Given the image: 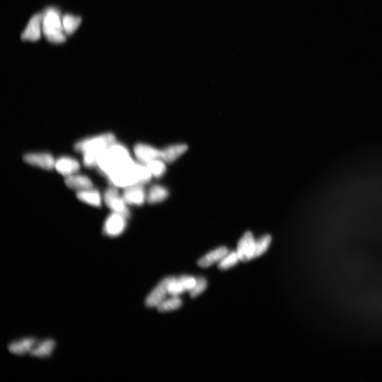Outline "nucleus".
Returning <instances> with one entry per match:
<instances>
[{
    "label": "nucleus",
    "instance_id": "nucleus-1",
    "mask_svg": "<svg viewBox=\"0 0 382 382\" xmlns=\"http://www.w3.org/2000/svg\"><path fill=\"white\" fill-rule=\"evenodd\" d=\"M133 161L124 145L116 142L104 152L96 168L99 173L107 178L119 168Z\"/></svg>",
    "mask_w": 382,
    "mask_h": 382
},
{
    "label": "nucleus",
    "instance_id": "nucleus-2",
    "mask_svg": "<svg viewBox=\"0 0 382 382\" xmlns=\"http://www.w3.org/2000/svg\"><path fill=\"white\" fill-rule=\"evenodd\" d=\"M42 32L51 43L61 44L66 41L63 17L56 7H49L42 13Z\"/></svg>",
    "mask_w": 382,
    "mask_h": 382
},
{
    "label": "nucleus",
    "instance_id": "nucleus-3",
    "mask_svg": "<svg viewBox=\"0 0 382 382\" xmlns=\"http://www.w3.org/2000/svg\"><path fill=\"white\" fill-rule=\"evenodd\" d=\"M134 161L122 166L110 174L108 179L110 185L117 188L126 189L139 184Z\"/></svg>",
    "mask_w": 382,
    "mask_h": 382
},
{
    "label": "nucleus",
    "instance_id": "nucleus-4",
    "mask_svg": "<svg viewBox=\"0 0 382 382\" xmlns=\"http://www.w3.org/2000/svg\"><path fill=\"white\" fill-rule=\"evenodd\" d=\"M116 142V136L113 134L106 133L86 137L76 142L74 149L75 151L83 154L88 151L106 149Z\"/></svg>",
    "mask_w": 382,
    "mask_h": 382
},
{
    "label": "nucleus",
    "instance_id": "nucleus-5",
    "mask_svg": "<svg viewBox=\"0 0 382 382\" xmlns=\"http://www.w3.org/2000/svg\"><path fill=\"white\" fill-rule=\"evenodd\" d=\"M103 200L112 212L121 213L127 218L130 216L128 205L123 195L120 193L118 188L112 186L107 189L103 195Z\"/></svg>",
    "mask_w": 382,
    "mask_h": 382
},
{
    "label": "nucleus",
    "instance_id": "nucleus-6",
    "mask_svg": "<svg viewBox=\"0 0 382 382\" xmlns=\"http://www.w3.org/2000/svg\"><path fill=\"white\" fill-rule=\"evenodd\" d=\"M128 218L121 213L112 212L106 218L103 233L109 238H117L123 234L127 226Z\"/></svg>",
    "mask_w": 382,
    "mask_h": 382
},
{
    "label": "nucleus",
    "instance_id": "nucleus-7",
    "mask_svg": "<svg viewBox=\"0 0 382 382\" xmlns=\"http://www.w3.org/2000/svg\"><path fill=\"white\" fill-rule=\"evenodd\" d=\"M255 241L253 234L248 232L239 241L236 252L242 262H247L256 258Z\"/></svg>",
    "mask_w": 382,
    "mask_h": 382
},
{
    "label": "nucleus",
    "instance_id": "nucleus-8",
    "mask_svg": "<svg viewBox=\"0 0 382 382\" xmlns=\"http://www.w3.org/2000/svg\"><path fill=\"white\" fill-rule=\"evenodd\" d=\"M23 159L27 164L45 170L55 169L56 159L48 152H29L25 154Z\"/></svg>",
    "mask_w": 382,
    "mask_h": 382
},
{
    "label": "nucleus",
    "instance_id": "nucleus-9",
    "mask_svg": "<svg viewBox=\"0 0 382 382\" xmlns=\"http://www.w3.org/2000/svg\"><path fill=\"white\" fill-rule=\"evenodd\" d=\"M196 278L190 276H183L179 278L171 277L169 285V293L171 296L181 295L186 292H190L196 284Z\"/></svg>",
    "mask_w": 382,
    "mask_h": 382
},
{
    "label": "nucleus",
    "instance_id": "nucleus-10",
    "mask_svg": "<svg viewBox=\"0 0 382 382\" xmlns=\"http://www.w3.org/2000/svg\"><path fill=\"white\" fill-rule=\"evenodd\" d=\"M122 195L128 205L140 207L147 201V192L143 185L140 184L125 189Z\"/></svg>",
    "mask_w": 382,
    "mask_h": 382
},
{
    "label": "nucleus",
    "instance_id": "nucleus-11",
    "mask_svg": "<svg viewBox=\"0 0 382 382\" xmlns=\"http://www.w3.org/2000/svg\"><path fill=\"white\" fill-rule=\"evenodd\" d=\"M42 32V13H37L29 20L21 35L22 41L35 42L39 40Z\"/></svg>",
    "mask_w": 382,
    "mask_h": 382
},
{
    "label": "nucleus",
    "instance_id": "nucleus-12",
    "mask_svg": "<svg viewBox=\"0 0 382 382\" xmlns=\"http://www.w3.org/2000/svg\"><path fill=\"white\" fill-rule=\"evenodd\" d=\"M170 280L171 277L165 278L153 289L145 302L148 308H157L166 299L167 296L169 295V285Z\"/></svg>",
    "mask_w": 382,
    "mask_h": 382
},
{
    "label": "nucleus",
    "instance_id": "nucleus-13",
    "mask_svg": "<svg viewBox=\"0 0 382 382\" xmlns=\"http://www.w3.org/2000/svg\"><path fill=\"white\" fill-rule=\"evenodd\" d=\"M134 153L139 163L146 165L152 160L160 158L161 150L149 144L139 143L135 145Z\"/></svg>",
    "mask_w": 382,
    "mask_h": 382
},
{
    "label": "nucleus",
    "instance_id": "nucleus-14",
    "mask_svg": "<svg viewBox=\"0 0 382 382\" xmlns=\"http://www.w3.org/2000/svg\"><path fill=\"white\" fill-rule=\"evenodd\" d=\"M55 169L66 178L78 173L80 169V164L76 159L64 156L56 160Z\"/></svg>",
    "mask_w": 382,
    "mask_h": 382
},
{
    "label": "nucleus",
    "instance_id": "nucleus-15",
    "mask_svg": "<svg viewBox=\"0 0 382 382\" xmlns=\"http://www.w3.org/2000/svg\"><path fill=\"white\" fill-rule=\"evenodd\" d=\"M38 341L35 337H27L13 341L7 345V348L12 354L24 356L29 354Z\"/></svg>",
    "mask_w": 382,
    "mask_h": 382
},
{
    "label": "nucleus",
    "instance_id": "nucleus-16",
    "mask_svg": "<svg viewBox=\"0 0 382 382\" xmlns=\"http://www.w3.org/2000/svg\"><path fill=\"white\" fill-rule=\"evenodd\" d=\"M56 346L55 340L48 338L38 341L29 354L32 357L47 358L50 357Z\"/></svg>",
    "mask_w": 382,
    "mask_h": 382
},
{
    "label": "nucleus",
    "instance_id": "nucleus-17",
    "mask_svg": "<svg viewBox=\"0 0 382 382\" xmlns=\"http://www.w3.org/2000/svg\"><path fill=\"white\" fill-rule=\"evenodd\" d=\"M65 183L68 188L77 192L93 188V182L87 176L78 173L65 178Z\"/></svg>",
    "mask_w": 382,
    "mask_h": 382
},
{
    "label": "nucleus",
    "instance_id": "nucleus-18",
    "mask_svg": "<svg viewBox=\"0 0 382 382\" xmlns=\"http://www.w3.org/2000/svg\"><path fill=\"white\" fill-rule=\"evenodd\" d=\"M76 197L81 202L96 208L101 207L103 200L100 192L93 188L79 191L76 193Z\"/></svg>",
    "mask_w": 382,
    "mask_h": 382
},
{
    "label": "nucleus",
    "instance_id": "nucleus-19",
    "mask_svg": "<svg viewBox=\"0 0 382 382\" xmlns=\"http://www.w3.org/2000/svg\"><path fill=\"white\" fill-rule=\"evenodd\" d=\"M228 252V249L225 247L214 249L202 256L198 261L197 264L203 268H206L216 263H219Z\"/></svg>",
    "mask_w": 382,
    "mask_h": 382
},
{
    "label": "nucleus",
    "instance_id": "nucleus-20",
    "mask_svg": "<svg viewBox=\"0 0 382 382\" xmlns=\"http://www.w3.org/2000/svg\"><path fill=\"white\" fill-rule=\"evenodd\" d=\"M188 147L185 144L171 145L161 150L160 158L166 163H171L181 157L187 151Z\"/></svg>",
    "mask_w": 382,
    "mask_h": 382
},
{
    "label": "nucleus",
    "instance_id": "nucleus-21",
    "mask_svg": "<svg viewBox=\"0 0 382 382\" xmlns=\"http://www.w3.org/2000/svg\"><path fill=\"white\" fill-rule=\"evenodd\" d=\"M170 196L169 190L165 187L155 185L152 186L147 192V201L151 204L165 201Z\"/></svg>",
    "mask_w": 382,
    "mask_h": 382
},
{
    "label": "nucleus",
    "instance_id": "nucleus-22",
    "mask_svg": "<svg viewBox=\"0 0 382 382\" xmlns=\"http://www.w3.org/2000/svg\"><path fill=\"white\" fill-rule=\"evenodd\" d=\"M82 21L81 17L71 14H65L63 17V23L66 35L73 34L78 28Z\"/></svg>",
    "mask_w": 382,
    "mask_h": 382
},
{
    "label": "nucleus",
    "instance_id": "nucleus-23",
    "mask_svg": "<svg viewBox=\"0 0 382 382\" xmlns=\"http://www.w3.org/2000/svg\"><path fill=\"white\" fill-rule=\"evenodd\" d=\"M146 166L148 168L152 178L157 179L164 177L167 171L166 163L161 158L152 160L146 164Z\"/></svg>",
    "mask_w": 382,
    "mask_h": 382
},
{
    "label": "nucleus",
    "instance_id": "nucleus-24",
    "mask_svg": "<svg viewBox=\"0 0 382 382\" xmlns=\"http://www.w3.org/2000/svg\"><path fill=\"white\" fill-rule=\"evenodd\" d=\"M182 305V301L177 296H171L160 303L156 308L159 312H167L179 309Z\"/></svg>",
    "mask_w": 382,
    "mask_h": 382
},
{
    "label": "nucleus",
    "instance_id": "nucleus-25",
    "mask_svg": "<svg viewBox=\"0 0 382 382\" xmlns=\"http://www.w3.org/2000/svg\"><path fill=\"white\" fill-rule=\"evenodd\" d=\"M240 261V259L236 251L229 252L218 263V267L221 270H227L235 266Z\"/></svg>",
    "mask_w": 382,
    "mask_h": 382
},
{
    "label": "nucleus",
    "instance_id": "nucleus-26",
    "mask_svg": "<svg viewBox=\"0 0 382 382\" xmlns=\"http://www.w3.org/2000/svg\"><path fill=\"white\" fill-rule=\"evenodd\" d=\"M136 170L139 184L144 185L149 183L153 178L152 176L146 165L136 163Z\"/></svg>",
    "mask_w": 382,
    "mask_h": 382
},
{
    "label": "nucleus",
    "instance_id": "nucleus-27",
    "mask_svg": "<svg viewBox=\"0 0 382 382\" xmlns=\"http://www.w3.org/2000/svg\"><path fill=\"white\" fill-rule=\"evenodd\" d=\"M272 238L270 235H265L256 240V257H258L264 255L268 250L271 243Z\"/></svg>",
    "mask_w": 382,
    "mask_h": 382
},
{
    "label": "nucleus",
    "instance_id": "nucleus-28",
    "mask_svg": "<svg viewBox=\"0 0 382 382\" xmlns=\"http://www.w3.org/2000/svg\"><path fill=\"white\" fill-rule=\"evenodd\" d=\"M207 281L203 277L196 278V282L193 288L189 292L190 296L195 298L201 294L207 288Z\"/></svg>",
    "mask_w": 382,
    "mask_h": 382
}]
</instances>
